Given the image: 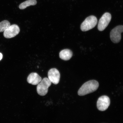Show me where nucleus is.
<instances>
[{
  "label": "nucleus",
  "instance_id": "nucleus-6",
  "mask_svg": "<svg viewBox=\"0 0 123 123\" xmlns=\"http://www.w3.org/2000/svg\"><path fill=\"white\" fill-rule=\"evenodd\" d=\"M110 103V99L108 97L106 96H102L98 99L97 107L99 110L104 111L108 108Z\"/></svg>",
  "mask_w": 123,
  "mask_h": 123
},
{
  "label": "nucleus",
  "instance_id": "nucleus-7",
  "mask_svg": "<svg viewBox=\"0 0 123 123\" xmlns=\"http://www.w3.org/2000/svg\"><path fill=\"white\" fill-rule=\"evenodd\" d=\"M20 29L16 25L14 24L10 25L4 32V35L5 37L9 38L15 37L19 33Z\"/></svg>",
  "mask_w": 123,
  "mask_h": 123
},
{
  "label": "nucleus",
  "instance_id": "nucleus-2",
  "mask_svg": "<svg viewBox=\"0 0 123 123\" xmlns=\"http://www.w3.org/2000/svg\"><path fill=\"white\" fill-rule=\"evenodd\" d=\"M98 23L96 17L93 15L87 17L81 24L80 29L83 31H86L94 28Z\"/></svg>",
  "mask_w": 123,
  "mask_h": 123
},
{
  "label": "nucleus",
  "instance_id": "nucleus-12",
  "mask_svg": "<svg viewBox=\"0 0 123 123\" xmlns=\"http://www.w3.org/2000/svg\"><path fill=\"white\" fill-rule=\"evenodd\" d=\"M10 24L7 20H4L0 22V32H4L10 26Z\"/></svg>",
  "mask_w": 123,
  "mask_h": 123
},
{
  "label": "nucleus",
  "instance_id": "nucleus-3",
  "mask_svg": "<svg viewBox=\"0 0 123 123\" xmlns=\"http://www.w3.org/2000/svg\"><path fill=\"white\" fill-rule=\"evenodd\" d=\"M51 83L48 78H44L37 86V90L38 94L42 96L47 94L49 87L51 85Z\"/></svg>",
  "mask_w": 123,
  "mask_h": 123
},
{
  "label": "nucleus",
  "instance_id": "nucleus-8",
  "mask_svg": "<svg viewBox=\"0 0 123 123\" xmlns=\"http://www.w3.org/2000/svg\"><path fill=\"white\" fill-rule=\"evenodd\" d=\"M48 75L49 79L51 83L56 85L59 83L60 74L57 69L55 68L50 69L48 72Z\"/></svg>",
  "mask_w": 123,
  "mask_h": 123
},
{
  "label": "nucleus",
  "instance_id": "nucleus-10",
  "mask_svg": "<svg viewBox=\"0 0 123 123\" xmlns=\"http://www.w3.org/2000/svg\"><path fill=\"white\" fill-rule=\"evenodd\" d=\"M73 56L72 51L69 49H65L61 50L59 53L60 58L64 61H68Z\"/></svg>",
  "mask_w": 123,
  "mask_h": 123
},
{
  "label": "nucleus",
  "instance_id": "nucleus-9",
  "mask_svg": "<svg viewBox=\"0 0 123 123\" xmlns=\"http://www.w3.org/2000/svg\"><path fill=\"white\" fill-rule=\"evenodd\" d=\"M42 80V78L39 75L35 73H31L27 78V82L34 85H38Z\"/></svg>",
  "mask_w": 123,
  "mask_h": 123
},
{
  "label": "nucleus",
  "instance_id": "nucleus-1",
  "mask_svg": "<svg viewBox=\"0 0 123 123\" xmlns=\"http://www.w3.org/2000/svg\"><path fill=\"white\" fill-rule=\"evenodd\" d=\"M99 83L96 80H91L85 83L80 88L78 94L80 96H84L96 91L99 86Z\"/></svg>",
  "mask_w": 123,
  "mask_h": 123
},
{
  "label": "nucleus",
  "instance_id": "nucleus-4",
  "mask_svg": "<svg viewBox=\"0 0 123 123\" xmlns=\"http://www.w3.org/2000/svg\"><path fill=\"white\" fill-rule=\"evenodd\" d=\"M123 32V26L119 25L112 30L110 33V38L112 42L117 43L121 39V33Z\"/></svg>",
  "mask_w": 123,
  "mask_h": 123
},
{
  "label": "nucleus",
  "instance_id": "nucleus-5",
  "mask_svg": "<svg viewBox=\"0 0 123 123\" xmlns=\"http://www.w3.org/2000/svg\"><path fill=\"white\" fill-rule=\"evenodd\" d=\"M111 19V15L108 12L104 13L100 19L98 25V29L100 31H104L108 25Z\"/></svg>",
  "mask_w": 123,
  "mask_h": 123
},
{
  "label": "nucleus",
  "instance_id": "nucleus-11",
  "mask_svg": "<svg viewBox=\"0 0 123 123\" xmlns=\"http://www.w3.org/2000/svg\"><path fill=\"white\" fill-rule=\"evenodd\" d=\"M37 4L36 0H27L20 4L19 8L21 10H24L29 6H34Z\"/></svg>",
  "mask_w": 123,
  "mask_h": 123
},
{
  "label": "nucleus",
  "instance_id": "nucleus-13",
  "mask_svg": "<svg viewBox=\"0 0 123 123\" xmlns=\"http://www.w3.org/2000/svg\"><path fill=\"white\" fill-rule=\"evenodd\" d=\"M3 57V55L2 54L0 53V61H1Z\"/></svg>",
  "mask_w": 123,
  "mask_h": 123
}]
</instances>
